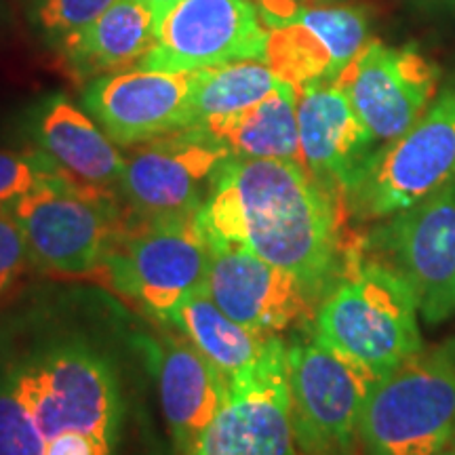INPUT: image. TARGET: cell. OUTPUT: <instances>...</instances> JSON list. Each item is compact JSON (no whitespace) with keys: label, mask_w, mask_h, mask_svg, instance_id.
<instances>
[{"label":"cell","mask_w":455,"mask_h":455,"mask_svg":"<svg viewBox=\"0 0 455 455\" xmlns=\"http://www.w3.org/2000/svg\"><path fill=\"white\" fill-rule=\"evenodd\" d=\"M28 255L53 275H101L127 228L112 190L81 184L66 171L11 203Z\"/></svg>","instance_id":"obj_4"},{"label":"cell","mask_w":455,"mask_h":455,"mask_svg":"<svg viewBox=\"0 0 455 455\" xmlns=\"http://www.w3.org/2000/svg\"><path fill=\"white\" fill-rule=\"evenodd\" d=\"M203 352L230 386L287 365V346L281 335H258L220 310L204 289H198L164 316Z\"/></svg>","instance_id":"obj_19"},{"label":"cell","mask_w":455,"mask_h":455,"mask_svg":"<svg viewBox=\"0 0 455 455\" xmlns=\"http://www.w3.org/2000/svg\"><path fill=\"white\" fill-rule=\"evenodd\" d=\"M344 201L298 161L228 158L196 213L207 243L247 247L289 272L315 301L344 275Z\"/></svg>","instance_id":"obj_1"},{"label":"cell","mask_w":455,"mask_h":455,"mask_svg":"<svg viewBox=\"0 0 455 455\" xmlns=\"http://www.w3.org/2000/svg\"><path fill=\"white\" fill-rule=\"evenodd\" d=\"M30 259L24 232L11 203H0V293H4L26 268Z\"/></svg>","instance_id":"obj_27"},{"label":"cell","mask_w":455,"mask_h":455,"mask_svg":"<svg viewBox=\"0 0 455 455\" xmlns=\"http://www.w3.org/2000/svg\"><path fill=\"white\" fill-rule=\"evenodd\" d=\"M60 173L64 169L43 150H0V203H13Z\"/></svg>","instance_id":"obj_26"},{"label":"cell","mask_w":455,"mask_h":455,"mask_svg":"<svg viewBox=\"0 0 455 455\" xmlns=\"http://www.w3.org/2000/svg\"><path fill=\"white\" fill-rule=\"evenodd\" d=\"M361 447L441 455L455 441V344L422 350L378 379L361 413Z\"/></svg>","instance_id":"obj_3"},{"label":"cell","mask_w":455,"mask_h":455,"mask_svg":"<svg viewBox=\"0 0 455 455\" xmlns=\"http://www.w3.org/2000/svg\"><path fill=\"white\" fill-rule=\"evenodd\" d=\"M232 158H284L299 163L298 91L283 83L268 98L198 124Z\"/></svg>","instance_id":"obj_22"},{"label":"cell","mask_w":455,"mask_h":455,"mask_svg":"<svg viewBox=\"0 0 455 455\" xmlns=\"http://www.w3.org/2000/svg\"><path fill=\"white\" fill-rule=\"evenodd\" d=\"M207 272L209 243L196 215H171L124 228L101 275L118 293L164 318L204 289Z\"/></svg>","instance_id":"obj_8"},{"label":"cell","mask_w":455,"mask_h":455,"mask_svg":"<svg viewBox=\"0 0 455 455\" xmlns=\"http://www.w3.org/2000/svg\"><path fill=\"white\" fill-rule=\"evenodd\" d=\"M186 455H298L287 365L230 386V396Z\"/></svg>","instance_id":"obj_17"},{"label":"cell","mask_w":455,"mask_h":455,"mask_svg":"<svg viewBox=\"0 0 455 455\" xmlns=\"http://www.w3.org/2000/svg\"><path fill=\"white\" fill-rule=\"evenodd\" d=\"M283 83L264 61H235L195 70V127L258 104Z\"/></svg>","instance_id":"obj_23"},{"label":"cell","mask_w":455,"mask_h":455,"mask_svg":"<svg viewBox=\"0 0 455 455\" xmlns=\"http://www.w3.org/2000/svg\"><path fill=\"white\" fill-rule=\"evenodd\" d=\"M11 379L44 441L87 432L116 441L121 388L110 361L84 341H61L9 369Z\"/></svg>","instance_id":"obj_5"},{"label":"cell","mask_w":455,"mask_h":455,"mask_svg":"<svg viewBox=\"0 0 455 455\" xmlns=\"http://www.w3.org/2000/svg\"><path fill=\"white\" fill-rule=\"evenodd\" d=\"M43 152L81 184L112 190L121 181L124 158L87 114L66 98H53L36 121Z\"/></svg>","instance_id":"obj_21"},{"label":"cell","mask_w":455,"mask_h":455,"mask_svg":"<svg viewBox=\"0 0 455 455\" xmlns=\"http://www.w3.org/2000/svg\"><path fill=\"white\" fill-rule=\"evenodd\" d=\"M268 26L264 64L295 91L335 83L369 43V15L350 4L258 0Z\"/></svg>","instance_id":"obj_11"},{"label":"cell","mask_w":455,"mask_h":455,"mask_svg":"<svg viewBox=\"0 0 455 455\" xmlns=\"http://www.w3.org/2000/svg\"><path fill=\"white\" fill-rule=\"evenodd\" d=\"M156 363L163 413L175 447L186 455L224 407L230 382L190 339L178 335L161 339Z\"/></svg>","instance_id":"obj_18"},{"label":"cell","mask_w":455,"mask_h":455,"mask_svg":"<svg viewBox=\"0 0 455 455\" xmlns=\"http://www.w3.org/2000/svg\"><path fill=\"white\" fill-rule=\"evenodd\" d=\"M298 3H306V4H310V3H308V0H298Z\"/></svg>","instance_id":"obj_32"},{"label":"cell","mask_w":455,"mask_h":455,"mask_svg":"<svg viewBox=\"0 0 455 455\" xmlns=\"http://www.w3.org/2000/svg\"><path fill=\"white\" fill-rule=\"evenodd\" d=\"M298 455H361V413L378 379L316 335L287 348Z\"/></svg>","instance_id":"obj_7"},{"label":"cell","mask_w":455,"mask_h":455,"mask_svg":"<svg viewBox=\"0 0 455 455\" xmlns=\"http://www.w3.org/2000/svg\"><path fill=\"white\" fill-rule=\"evenodd\" d=\"M441 455H455V441H453L451 445H449V447L445 449V451H443Z\"/></svg>","instance_id":"obj_30"},{"label":"cell","mask_w":455,"mask_h":455,"mask_svg":"<svg viewBox=\"0 0 455 455\" xmlns=\"http://www.w3.org/2000/svg\"><path fill=\"white\" fill-rule=\"evenodd\" d=\"M335 83L384 146L401 138L428 110L436 98L439 68L413 47L369 41Z\"/></svg>","instance_id":"obj_13"},{"label":"cell","mask_w":455,"mask_h":455,"mask_svg":"<svg viewBox=\"0 0 455 455\" xmlns=\"http://www.w3.org/2000/svg\"><path fill=\"white\" fill-rule=\"evenodd\" d=\"M204 291L224 315L258 335H281L306 321L312 306L289 272L230 243H209Z\"/></svg>","instance_id":"obj_15"},{"label":"cell","mask_w":455,"mask_h":455,"mask_svg":"<svg viewBox=\"0 0 455 455\" xmlns=\"http://www.w3.org/2000/svg\"><path fill=\"white\" fill-rule=\"evenodd\" d=\"M114 3L116 0H28V20L55 47L98 20Z\"/></svg>","instance_id":"obj_24"},{"label":"cell","mask_w":455,"mask_h":455,"mask_svg":"<svg viewBox=\"0 0 455 455\" xmlns=\"http://www.w3.org/2000/svg\"><path fill=\"white\" fill-rule=\"evenodd\" d=\"M155 9V44L138 68L195 72L264 61L268 26L253 0H171Z\"/></svg>","instance_id":"obj_9"},{"label":"cell","mask_w":455,"mask_h":455,"mask_svg":"<svg viewBox=\"0 0 455 455\" xmlns=\"http://www.w3.org/2000/svg\"><path fill=\"white\" fill-rule=\"evenodd\" d=\"M230 155L190 127L131 148L118 190L140 220L196 215Z\"/></svg>","instance_id":"obj_12"},{"label":"cell","mask_w":455,"mask_h":455,"mask_svg":"<svg viewBox=\"0 0 455 455\" xmlns=\"http://www.w3.org/2000/svg\"><path fill=\"white\" fill-rule=\"evenodd\" d=\"M112 449L114 443L106 436L68 430L47 441L44 455H112Z\"/></svg>","instance_id":"obj_28"},{"label":"cell","mask_w":455,"mask_h":455,"mask_svg":"<svg viewBox=\"0 0 455 455\" xmlns=\"http://www.w3.org/2000/svg\"><path fill=\"white\" fill-rule=\"evenodd\" d=\"M361 455H379V453H373V451H369V449L361 447Z\"/></svg>","instance_id":"obj_31"},{"label":"cell","mask_w":455,"mask_h":455,"mask_svg":"<svg viewBox=\"0 0 455 455\" xmlns=\"http://www.w3.org/2000/svg\"><path fill=\"white\" fill-rule=\"evenodd\" d=\"M298 129L301 167L341 201L382 148L338 83L298 91Z\"/></svg>","instance_id":"obj_16"},{"label":"cell","mask_w":455,"mask_h":455,"mask_svg":"<svg viewBox=\"0 0 455 455\" xmlns=\"http://www.w3.org/2000/svg\"><path fill=\"white\" fill-rule=\"evenodd\" d=\"M140 3L150 4V7H158V4H163V3H171V0H140Z\"/></svg>","instance_id":"obj_29"},{"label":"cell","mask_w":455,"mask_h":455,"mask_svg":"<svg viewBox=\"0 0 455 455\" xmlns=\"http://www.w3.org/2000/svg\"><path fill=\"white\" fill-rule=\"evenodd\" d=\"M363 253L405 278L428 323L455 315V184L386 218Z\"/></svg>","instance_id":"obj_10"},{"label":"cell","mask_w":455,"mask_h":455,"mask_svg":"<svg viewBox=\"0 0 455 455\" xmlns=\"http://www.w3.org/2000/svg\"><path fill=\"white\" fill-rule=\"evenodd\" d=\"M155 44V9L140 0H116L98 20L55 44L60 64L76 83L127 72Z\"/></svg>","instance_id":"obj_20"},{"label":"cell","mask_w":455,"mask_h":455,"mask_svg":"<svg viewBox=\"0 0 455 455\" xmlns=\"http://www.w3.org/2000/svg\"><path fill=\"white\" fill-rule=\"evenodd\" d=\"M418 312L405 278L350 249L344 275L318 306L315 335L382 379L422 352Z\"/></svg>","instance_id":"obj_2"},{"label":"cell","mask_w":455,"mask_h":455,"mask_svg":"<svg viewBox=\"0 0 455 455\" xmlns=\"http://www.w3.org/2000/svg\"><path fill=\"white\" fill-rule=\"evenodd\" d=\"M455 184V81L447 83L401 138L384 144L344 196L358 221L405 212Z\"/></svg>","instance_id":"obj_6"},{"label":"cell","mask_w":455,"mask_h":455,"mask_svg":"<svg viewBox=\"0 0 455 455\" xmlns=\"http://www.w3.org/2000/svg\"><path fill=\"white\" fill-rule=\"evenodd\" d=\"M195 72L135 70L101 76L84 91V106L116 146L146 141L195 127Z\"/></svg>","instance_id":"obj_14"},{"label":"cell","mask_w":455,"mask_h":455,"mask_svg":"<svg viewBox=\"0 0 455 455\" xmlns=\"http://www.w3.org/2000/svg\"><path fill=\"white\" fill-rule=\"evenodd\" d=\"M43 432L17 395L9 371L0 373V455H44Z\"/></svg>","instance_id":"obj_25"}]
</instances>
